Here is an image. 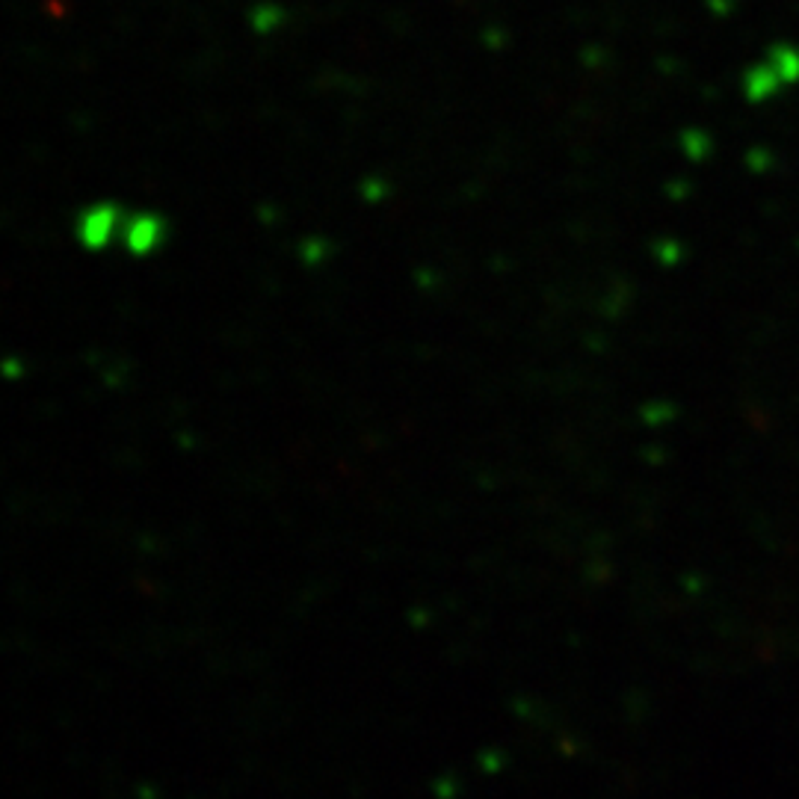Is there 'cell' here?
I'll return each mask as SVG.
<instances>
[{
    "label": "cell",
    "instance_id": "6da1fadb",
    "mask_svg": "<svg viewBox=\"0 0 799 799\" xmlns=\"http://www.w3.org/2000/svg\"><path fill=\"white\" fill-rule=\"evenodd\" d=\"M116 225H119V213L113 205H98L93 211H86L81 217V225H77V234H81V241L89 246V249H101L107 243L113 241V234H116Z\"/></svg>",
    "mask_w": 799,
    "mask_h": 799
},
{
    "label": "cell",
    "instance_id": "3957f363",
    "mask_svg": "<svg viewBox=\"0 0 799 799\" xmlns=\"http://www.w3.org/2000/svg\"><path fill=\"white\" fill-rule=\"evenodd\" d=\"M782 84H785V77L770 72V65H755V69L747 74V95L752 101H764V98H770Z\"/></svg>",
    "mask_w": 799,
    "mask_h": 799
},
{
    "label": "cell",
    "instance_id": "7a4b0ae2",
    "mask_svg": "<svg viewBox=\"0 0 799 799\" xmlns=\"http://www.w3.org/2000/svg\"><path fill=\"white\" fill-rule=\"evenodd\" d=\"M163 237V222L158 217H137V220H131V225L125 229V243L127 249L134 255H146L151 253L155 246L160 243Z\"/></svg>",
    "mask_w": 799,
    "mask_h": 799
}]
</instances>
